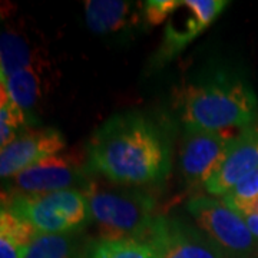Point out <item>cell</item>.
Returning a JSON list of instances; mask_svg holds the SVG:
<instances>
[{"label": "cell", "mask_w": 258, "mask_h": 258, "mask_svg": "<svg viewBox=\"0 0 258 258\" xmlns=\"http://www.w3.org/2000/svg\"><path fill=\"white\" fill-rule=\"evenodd\" d=\"M86 164L113 184H157L171 171V147L154 122L123 113L95 131L86 147Z\"/></svg>", "instance_id": "cell-1"}, {"label": "cell", "mask_w": 258, "mask_h": 258, "mask_svg": "<svg viewBox=\"0 0 258 258\" xmlns=\"http://www.w3.org/2000/svg\"><path fill=\"white\" fill-rule=\"evenodd\" d=\"M185 129L230 131L258 119L257 98L235 76L215 75L200 83H188L175 98Z\"/></svg>", "instance_id": "cell-2"}, {"label": "cell", "mask_w": 258, "mask_h": 258, "mask_svg": "<svg viewBox=\"0 0 258 258\" xmlns=\"http://www.w3.org/2000/svg\"><path fill=\"white\" fill-rule=\"evenodd\" d=\"M108 186L91 181L86 188L92 220L98 224L102 240H145L158 215L155 200L139 189Z\"/></svg>", "instance_id": "cell-3"}, {"label": "cell", "mask_w": 258, "mask_h": 258, "mask_svg": "<svg viewBox=\"0 0 258 258\" xmlns=\"http://www.w3.org/2000/svg\"><path fill=\"white\" fill-rule=\"evenodd\" d=\"M2 207L26 220L37 234H72L92 220L89 200L79 189L46 194L3 192Z\"/></svg>", "instance_id": "cell-4"}, {"label": "cell", "mask_w": 258, "mask_h": 258, "mask_svg": "<svg viewBox=\"0 0 258 258\" xmlns=\"http://www.w3.org/2000/svg\"><path fill=\"white\" fill-rule=\"evenodd\" d=\"M197 225L232 258H251L258 252V241L238 212L224 200L195 197L186 205Z\"/></svg>", "instance_id": "cell-5"}, {"label": "cell", "mask_w": 258, "mask_h": 258, "mask_svg": "<svg viewBox=\"0 0 258 258\" xmlns=\"http://www.w3.org/2000/svg\"><path fill=\"white\" fill-rule=\"evenodd\" d=\"M88 171H91L88 164L74 155L57 154L8 179V192L46 194L64 189L85 192L92 181L86 176Z\"/></svg>", "instance_id": "cell-6"}, {"label": "cell", "mask_w": 258, "mask_h": 258, "mask_svg": "<svg viewBox=\"0 0 258 258\" xmlns=\"http://www.w3.org/2000/svg\"><path fill=\"white\" fill-rule=\"evenodd\" d=\"M154 258H227L214 241L185 222L158 215L144 240Z\"/></svg>", "instance_id": "cell-7"}, {"label": "cell", "mask_w": 258, "mask_h": 258, "mask_svg": "<svg viewBox=\"0 0 258 258\" xmlns=\"http://www.w3.org/2000/svg\"><path fill=\"white\" fill-rule=\"evenodd\" d=\"M227 5L228 2L224 0L175 2V8L166 19L164 36L155 62L165 63L178 55L220 16Z\"/></svg>", "instance_id": "cell-8"}, {"label": "cell", "mask_w": 258, "mask_h": 258, "mask_svg": "<svg viewBox=\"0 0 258 258\" xmlns=\"http://www.w3.org/2000/svg\"><path fill=\"white\" fill-rule=\"evenodd\" d=\"M258 169V119L232 135L221 161L204 188L214 197H225L235 185Z\"/></svg>", "instance_id": "cell-9"}, {"label": "cell", "mask_w": 258, "mask_h": 258, "mask_svg": "<svg viewBox=\"0 0 258 258\" xmlns=\"http://www.w3.org/2000/svg\"><path fill=\"white\" fill-rule=\"evenodd\" d=\"M234 134L230 131L185 129L179 149V166L189 185H205Z\"/></svg>", "instance_id": "cell-10"}, {"label": "cell", "mask_w": 258, "mask_h": 258, "mask_svg": "<svg viewBox=\"0 0 258 258\" xmlns=\"http://www.w3.org/2000/svg\"><path fill=\"white\" fill-rule=\"evenodd\" d=\"M64 147V137L57 129L25 131L12 144L0 149V176L8 181L40 161L60 154Z\"/></svg>", "instance_id": "cell-11"}, {"label": "cell", "mask_w": 258, "mask_h": 258, "mask_svg": "<svg viewBox=\"0 0 258 258\" xmlns=\"http://www.w3.org/2000/svg\"><path fill=\"white\" fill-rule=\"evenodd\" d=\"M139 19H145V3L120 0L85 2L86 25L98 35L118 33L123 29L134 28Z\"/></svg>", "instance_id": "cell-12"}, {"label": "cell", "mask_w": 258, "mask_h": 258, "mask_svg": "<svg viewBox=\"0 0 258 258\" xmlns=\"http://www.w3.org/2000/svg\"><path fill=\"white\" fill-rule=\"evenodd\" d=\"M40 47L20 29L5 26L0 36V81L28 68H43Z\"/></svg>", "instance_id": "cell-13"}, {"label": "cell", "mask_w": 258, "mask_h": 258, "mask_svg": "<svg viewBox=\"0 0 258 258\" xmlns=\"http://www.w3.org/2000/svg\"><path fill=\"white\" fill-rule=\"evenodd\" d=\"M42 69L43 68H28L0 81V89L8 93L10 99L28 115L43 96Z\"/></svg>", "instance_id": "cell-14"}, {"label": "cell", "mask_w": 258, "mask_h": 258, "mask_svg": "<svg viewBox=\"0 0 258 258\" xmlns=\"http://www.w3.org/2000/svg\"><path fill=\"white\" fill-rule=\"evenodd\" d=\"M76 242L72 234H37L25 247L22 258H75Z\"/></svg>", "instance_id": "cell-15"}, {"label": "cell", "mask_w": 258, "mask_h": 258, "mask_svg": "<svg viewBox=\"0 0 258 258\" xmlns=\"http://www.w3.org/2000/svg\"><path fill=\"white\" fill-rule=\"evenodd\" d=\"M91 258H154L149 245L138 240H101Z\"/></svg>", "instance_id": "cell-16"}, {"label": "cell", "mask_w": 258, "mask_h": 258, "mask_svg": "<svg viewBox=\"0 0 258 258\" xmlns=\"http://www.w3.org/2000/svg\"><path fill=\"white\" fill-rule=\"evenodd\" d=\"M37 235V231L26 220L18 214L10 211L9 208L2 207L0 211V237L8 238L16 245L25 248L28 247Z\"/></svg>", "instance_id": "cell-17"}, {"label": "cell", "mask_w": 258, "mask_h": 258, "mask_svg": "<svg viewBox=\"0 0 258 258\" xmlns=\"http://www.w3.org/2000/svg\"><path fill=\"white\" fill-rule=\"evenodd\" d=\"M258 200V169L235 185L230 192L224 197V203L235 212L247 211Z\"/></svg>", "instance_id": "cell-18"}, {"label": "cell", "mask_w": 258, "mask_h": 258, "mask_svg": "<svg viewBox=\"0 0 258 258\" xmlns=\"http://www.w3.org/2000/svg\"><path fill=\"white\" fill-rule=\"evenodd\" d=\"M2 99H0V125H6L13 131H16L19 135L23 132L22 129L28 123V113L20 109L15 102L8 96V93L0 89Z\"/></svg>", "instance_id": "cell-19"}, {"label": "cell", "mask_w": 258, "mask_h": 258, "mask_svg": "<svg viewBox=\"0 0 258 258\" xmlns=\"http://www.w3.org/2000/svg\"><path fill=\"white\" fill-rule=\"evenodd\" d=\"M176 0H149L145 2V19L151 25L165 23L169 13L175 8Z\"/></svg>", "instance_id": "cell-20"}, {"label": "cell", "mask_w": 258, "mask_h": 258, "mask_svg": "<svg viewBox=\"0 0 258 258\" xmlns=\"http://www.w3.org/2000/svg\"><path fill=\"white\" fill-rule=\"evenodd\" d=\"M23 249L8 238L0 237V258H22Z\"/></svg>", "instance_id": "cell-21"}, {"label": "cell", "mask_w": 258, "mask_h": 258, "mask_svg": "<svg viewBox=\"0 0 258 258\" xmlns=\"http://www.w3.org/2000/svg\"><path fill=\"white\" fill-rule=\"evenodd\" d=\"M240 215L245 221L249 231L252 232V235L255 237V240L258 241V215L255 214H240Z\"/></svg>", "instance_id": "cell-22"}, {"label": "cell", "mask_w": 258, "mask_h": 258, "mask_svg": "<svg viewBox=\"0 0 258 258\" xmlns=\"http://www.w3.org/2000/svg\"><path fill=\"white\" fill-rule=\"evenodd\" d=\"M241 214H255V215H258V200L255 201V203L252 204L251 207H249L247 211L241 212Z\"/></svg>", "instance_id": "cell-23"}, {"label": "cell", "mask_w": 258, "mask_h": 258, "mask_svg": "<svg viewBox=\"0 0 258 258\" xmlns=\"http://www.w3.org/2000/svg\"><path fill=\"white\" fill-rule=\"evenodd\" d=\"M255 257H257V258H258V252H257V255H255Z\"/></svg>", "instance_id": "cell-24"}, {"label": "cell", "mask_w": 258, "mask_h": 258, "mask_svg": "<svg viewBox=\"0 0 258 258\" xmlns=\"http://www.w3.org/2000/svg\"><path fill=\"white\" fill-rule=\"evenodd\" d=\"M251 258H257V257H251Z\"/></svg>", "instance_id": "cell-25"}]
</instances>
